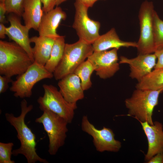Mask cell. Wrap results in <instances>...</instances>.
<instances>
[{
    "mask_svg": "<svg viewBox=\"0 0 163 163\" xmlns=\"http://www.w3.org/2000/svg\"><path fill=\"white\" fill-rule=\"evenodd\" d=\"M94 52L92 44L79 40L66 43L62 58L53 73L56 80L74 72L76 69Z\"/></svg>",
    "mask_w": 163,
    "mask_h": 163,
    "instance_id": "obj_4",
    "label": "cell"
},
{
    "mask_svg": "<svg viewBox=\"0 0 163 163\" xmlns=\"http://www.w3.org/2000/svg\"><path fill=\"white\" fill-rule=\"evenodd\" d=\"M75 14L73 28L75 30L80 40L92 44L99 37L100 23L88 17V8L76 0L74 3Z\"/></svg>",
    "mask_w": 163,
    "mask_h": 163,
    "instance_id": "obj_9",
    "label": "cell"
},
{
    "mask_svg": "<svg viewBox=\"0 0 163 163\" xmlns=\"http://www.w3.org/2000/svg\"><path fill=\"white\" fill-rule=\"evenodd\" d=\"M154 53L157 60L154 69L163 68V48L156 50Z\"/></svg>",
    "mask_w": 163,
    "mask_h": 163,
    "instance_id": "obj_27",
    "label": "cell"
},
{
    "mask_svg": "<svg viewBox=\"0 0 163 163\" xmlns=\"http://www.w3.org/2000/svg\"><path fill=\"white\" fill-rule=\"evenodd\" d=\"M34 61L14 42L0 40V74L11 77L24 72Z\"/></svg>",
    "mask_w": 163,
    "mask_h": 163,
    "instance_id": "obj_2",
    "label": "cell"
},
{
    "mask_svg": "<svg viewBox=\"0 0 163 163\" xmlns=\"http://www.w3.org/2000/svg\"><path fill=\"white\" fill-rule=\"evenodd\" d=\"M14 144L12 142L7 143L0 142V163H14L11 159L12 148Z\"/></svg>",
    "mask_w": 163,
    "mask_h": 163,
    "instance_id": "obj_24",
    "label": "cell"
},
{
    "mask_svg": "<svg viewBox=\"0 0 163 163\" xmlns=\"http://www.w3.org/2000/svg\"><path fill=\"white\" fill-rule=\"evenodd\" d=\"M66 44L64 36L60 35L56 38L49 58L44 66L49 72L53 73L60 62L63 55Z\"/></svg>",
    "mask_w": 163,
    "mask_h": 163,
    "instance_id": "obj_20",
    "label": "cell"
},
{
    "mask_svg": "<svg viewBox=\"0 0 163 163\" xmlns=\"http://www.w3.org/2000/svg\"><path fill=\"white\" fill-rule=\"evenodd\" d=\"M94 52L107 50L110 49H119L122 47H136L137 43L121 40L114 28L105 34L100 35L92 44Z\"/></svg>",
    "mask_w": 163,
    "mask_h": 163,
    "instance_id": "obj_17",
    "label": "cell"
},
{
    "mask_svg": "<svg viewBox=\"0 0 163 163\" xmlns=\"http://www.w3.org/2000/svg\"><path fill=\"white\" fill-rule=\"evenodd\" d=\"M56 38L39 36L30 38V43L34 44L32 50L34 61L45 66L49 58Z\"/></svg>",
    "mask_w": 163,
    "mask_h": 163,
    "instance_id": "obj_18",
    "label": "cell"
},
{
    "mask_svg": "<svg viewBox=\"0 0 163 163\" xmlns=\"http://www.w3.org/2000/svg\"><path fill=\"white\" fill-rule=\"evenodd\" d=\"M53 77V73L48 71L44 66L34 61L24 72L18 75L16 80L13 81L10 90L14 92L15 97H30L33 87L36 83Z\"/></svg>",
    "mask_w": 163,
    "mask_h": 163,
    "instance_id": "obj_7",
    "label": "cell"
},
{
    "mask_svg": "<svg viewBox=\"0 0 163 163\" xmlns=\"http://www.w3.org/2000/svg\"><path fill=\"white\" fill-rule=\"evenodd\" d=\"M16 15L11 13L8 18L10 26L6 27V34L11 40L22 47L34 61L32 48L30 45L29 37L30 29L26 25H23L20 19Z\"/></svg>",
    "mask_w": 163,
    "mask_h": 163,
    "instance_id": "obj_13",
    "label": "cell"
},
{
    "mask_svg": "<svg viewBox=\"0 0 163 163\" xmlns=\"http://www.w3.org/2000/svg\"><path fill=\"white\" fill-rule=\"evenodd\" d=\"M13 80L11 77L5 75H0V93L5 92L8 89L9 83H12Z\"/></svg>",
    "mask_w": 163,
    "mask_h": 163,
    "instance_id": "obj_26",
    "label": "cell"
},
{
    "mask_svg": "<svg viewBox=\"0 0 163 163\" xmlns=\"http://www.w3.org/2000/svg\"><path fill=\"white\" fill-rule=\"evenodd\" d=\"M155 11L151 1H145L140 6L139 14L140 33L136 47L139 54L153 53L155 51L153 24Z\"/></svg>",
    "mask_w": 163,
    "mask_h": 163,
    "instance_id": "obj_8",
    "label": "cell"
},
{
    "mask_svg": "<svg viewBox=\"0 0 163 163\" xmlns=\"http://www.w3.org/2000/svg\"><path fill=\"white\" fill-rule=\"evenodd\" d=\"M139 122L148 140V149L145 156L147 161L156 154L163 153V125L157 121L152 125L146 122Z\"/></svg>",
    "mask_w": 163,
    "mask_h": 163,
    "instance_id": "obj_14",
    "label": "cell"
},
{
    "mask_svg": "<svg viewBox=\"0 0 163 163\" xmlns=\"http://www.w3.org/2000/svg\"><path fill=\"white\" fill-rule=\"evenodd\" d=\"M7 10L5 2H0V23L3 24L8 22L5 17V14Z\"/></svg>",
    "mask_w": 163,
    "mask_h": 163,
    "instance_id": "obj_29",
    "label": "cell"
},
{
    "mask_svg": "<svg viewBox=\"0 0 163 163\" xmlns=\"http://www.w3.org/2000/svg\"><path fill=\"white\" fill-rule=\"evenodd\" d=\"M156 59L154 53L139 54L131 59L121 56L119 63L128 64L130 68V77L139 82L153 70L155 66Z\"/></svg>",
    "mask_w": 163,
    "mask_h": 163,
    "instance_id": "obj_12",
    "label": "cell"
},
{
    "mask_svg": "<svg viewBox=\"0 0 163 163\" xmlns=\"http://www.w3.org/2000/svg\"><path fill=\"white\" fill-rule=\"evenodd\" d=\"M118 50L114 48L109 50L94 52L87 59L92 65L96 75L100 78H110L119 70Z\"/></svg>",
    "mask_w": 163,
    "mask_h": 163,
    "instance_id": "obj_11",
    "label": "cell"
},
{
    "mask_svg": "<svg viewBox=\"0 0 163 163\" xmlns=\"http://www.w3.org/2000/svg\"><path fill=\"white\" fill-rule=\"evenodd\" d=\"M24 0H5L7 13L14 14L18 16H22L24 11Z\"/></svg>",
    "mask_w": 163,
    "mask_h": 163,
    "instance_id": "obj_25",
    "label": "cell"
},
{
    "mask_svg": "<svg viewBox=\"0 0 163 163\" xmlns=\"http://www.w3.org/2000/svg\"><path fill=\"white\" fill-rule=\"evenodd\" d=\"M154 40L155 51L163 48V21L155 11L153 16Z\"/></svg>",
    "mask_w": 163,
    "mask_h": 163,
    "instance_id": "obj_23",
    "label": "cell"
},
{
    "mask_svg": "<svg viewBox=\"0 0 163 163\" xmlns=\"http://www.w3.org/2000/svg\"><path fill=\"white\" fill-rule=\"evenodd\" d=\"M43 4V9L44 12H46L54 8L55 0H40Z\"/></svg>",
    "mask_w": 163,
    "mask_h": 163,
    "instance_id": "obj_28",
    "label": "cell"
},
{
    "mask_svg": "<svg viewBox=\"0 0 163 163\" xmlns=\"http://www.w3.org/2000/svg\"><path fill=\"white\" fill-rule=\"evenodd\" d=\"M136 87L143 89H163V68L154 69L138 82Z\"/></svg>",
    "mask_w": 163,
    "mask_h": 163,
    "instance_id": "obj_21",
    "label": "cell"
},
{
    "mask_svg": "<svg viewBox=\"0 0 163 163\" xmlns=\"http://www.w3.org/2000/svg\"><path fill=\"white\" fill-rule=\"evenodd\" d=\"M163 89L157 90L136 88L125 103L128 109V116L139 121L153 124L152 116L154 109L158 103V99Z\"/></svg>",
    "mask_w": 163,
    "mask_h": 163,
    "instance_id": "obj_3",
    "label": "cell"
},
{
    "mask_svg": "<svg viewBox=\"0 0 163 163\" xmlns=\"http://www.w3.org/2000/svg\"><path fill=\"white\" fill-rule=\"evenodd\" d=\"M21 113L18 116L15 117L12 113H6L5 115L7 121L16 129L21 144L19 148L12 150V155H24L28 163H35L37 161L48 163L47 160L41 158L37 153L35 135L25 122L26 115L33 109V106H27L26 100L23 99L21 102Z\"/></svg>",
    "mask_w": 163,
    "mask_h": 163,
    "instance_id": "obj_1",
    "label": "cell"
},
{
    "mask_svg": "<svg viewBox=\"0 0 163 163\" xmlns=\"http://www.w3.org/2000/svg\"><path fill=\"white\" fill-rule=\"evenodd\" d=\"M66 13L59 6L44 12L38 30L39 36L56 38L60 36L56 31L61 22L66 18Z\"/></svg>",
    "mask_w": 163,
    "mask_h": 163,
    "instance_id": "obj_15",
    "label": "cell"
},
{
    "mask_svg": "<svg viewBox=\"0 0 163 163\" xmlns=\"http://www.w3.org/2000/svg\"><path fill=\"white\" fill-rule=\"evenodd\" d=\"M84 4L88 8L93 6L94 3L99 0H76Z\"/></svg>",
    "mask_w": 163,
    "mask_h": 163,
    "instance_id": "obj_31",
    "label": "cell"
},
{
    "mask_svg": "<svg viewBox=\"0 0 163 163\" xmlns=\"http://www.w3.org/2000/svg\"><path fill=\"white\" fill-rule=\"evenodd\" d=\"M58 85L59 91L68 102L76 104L84 97L83 90L79 77L74 73L59 80Z\"/></svg>",
    "mask_w": 163,
    "mask_h": 163,
    "instance_id": "obj_16",
    "label": "cell"
},
{
    "mask_svg": "<svg viewBox=\"0 0 163 163\" xmlns=\"http://www.w3.org/2000/svg\"><path fill=\"white\" fill-rule=\"evenodd\" d=\"M40 0H24L22 16L25 25L30 29L38 30L44 13Z\"/></svg>",
    "mask_w": 163,
    "mask_h": 163,
    "instance_id": "obj_19",
    "label": "cell"
},
{
    "mask_svg": "<svg viewBox=\"0 0 163 163\" xmlns=\"http://www.w3.org/2000/svg\"><path fill=\"white\" fill-rule=\"evenodd\" d=\"M42 111L43 114L36 118L35 122L43 125L49 139L48 152L51 155H55L65 144L68 123L63 118L50 110L44 109Z\"/></svg>",
    "mask_w": 163,
    "mask_h": 163,
    "instance_id": "obj_5",
    "label": "cell"
},
{
    "mask_svg": "<svg viewBox=\"0 0 163 163\" xmlns=\"http://www.w3.org/2000/svg\"><path fill=\"white\" fill-rule=\"evenodd\" d=\"M147 162L148 163H163V153L156 154Z\"/></svg>",
    "mask_w": 163,
    "mask_h": 163,
    "instance_id": "obj_30",
    "label": "cell"
},
{
    "mask_svg": "<svg viewBox=\"0 0 163 163\" xmlns=\"http://www.w3.org/2000/svg\"><path fill=\"white\" fill-rule=\"evenodd\" d=\"M5 0H0V2H5Z\"/></svg>",
    "mask_w": 163,
    "mask_h": 163,
    "instance_id": "obj_34",
    "label": "cell"
},
{
    "mask_svg": "<svg viewBox=\"0 0 163 163\" xmlns=\"http://www.w3.org/2000/svg\"><path fill=\"white\" fill-rule=\"evenodd\" d=\"M67 0H55V5L58 6Z\"/></svg>",
    "mask_w": 163,
    "mask_h": 163,
    "instance_id": "obj_33",
    "label": "cell"
},
{
    "mask_svg": "<svg viewBox=\"0 0 163 163\" xmlns=\"http://www.w3.org/2000/svg\"><path fill=\"white\" fill-rule=\"evenodd\" d=\"M81 128L84 132L92 136L96 150L100 152L105 151L117 152L121 147V142L114 138L115 134L110 128L103 127L99 129L91 123L87 115L83 116Z\"/></svg>",
    "mask_w": 163,
    "mask_h": 163,
    "instance_id": "obj_10",
    "label": "cell"
},
{
    "mask_svg": "<svg viewBox=\"0 0 163 163\" xmlns=\"http://www.w3.org/2000/svg\"><path fill=\"white\" fill-rule=\"evenodd\" d=\"M94 71L92 65L87 59L81 63L75 71L74 73L80 79L84 91L87 90L91 87L92 83L91 77Z\"/></svg>",
    "mask_w": 163,
    "mask_h": 163,
    "instance_id": "obj_22",
    "label": "cell"
},
{
    "mask_svg": "<svg viewBox=\"0 0 163 163\" xmlns=\"http://www.w3.org/2000/svg\"><path fill=\"white\" fill-rule=\"evenodd\" d=\"M6 27L4 24L0 23V38L1 39L5 38Z\"/></svg>",
    "mask_w": 163,
    "mask_h": 163,
    "instance_id": "obj_32",
    "label": "cell"
},
{
    "mask_svg": "<svg viewBox=\"0 0 163 163\" xmlns=\"http://www.w3.org/2000/svg\"><path fill=\"white\" fill-rule=\"evenodd\" d=\"M43 87L44 94L37 100L40 109L41 110H50L63 118L68 123H71L77 108V104L67 101L59 91L52 85L44 84Z\"/></svg>",
    "mask_w": 163,
    "mask_h": 163,
    "instance_id": "obj_6",
    "label": "cell"
}]
</instances>
